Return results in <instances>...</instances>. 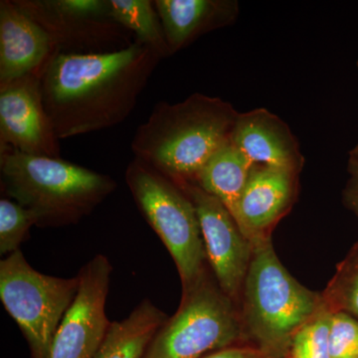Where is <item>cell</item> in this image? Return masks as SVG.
<instances>
[{
  "mask_svg": "<svg viewBox=\"0 0 358 358\" xmlns=\"http://www.w3.org/2000/svg\"><path fill=\"white\" fill-rule=\"evenodd\" d=\"M357 68H358V60H357Z\"/></svg>",
  "mask_w": 358,
  "mask_h": 358,
  "instance_id": "obj_26",
  "label": "cell"
},
{
  "mask_svg": "<svg viewBox=\"0 0 358 358\" xmlns=\"http://www.w3.org/2000/svg\"><path fill=\"white\" fill-rule=\"evenodd\" d=\"M240 113L229 102L194 93L182 102H160L136 129L131 150L176 185L192 183L230 141Z\"/></svg>",
  "mask_w": 358,
  "mask_h": 358,
  "instance_id": "obj_2",
  "label": "cell"
},
{
  "mask_svg": "<svg viewBox=\"0 0 358 358\" xmlns=\"http://www.w3.org/2000/svg\"><path fill=\"white\" fill-rule=\"evenodd\" d=\"M324 306L331 312H343L358 320V242L322 294Z\"/></svg>",
  "mask_w": 358,
  "mask_h": 358,
  "instance_id": "obj_19",
  "label": "cell"
},
{
  "mask_svg": "<svg viewBox=\"0 0 358 358\" xmlns=\"http://www.w3.org/2000/svg\"><path fill=\"white\" fill-rule=\"evenodd\" d=\"M54 53L47 33L13 0L0 1V85L39 72Z\"/></svg>",
  "mask_w": 358,
  "mask_h": 358,
  "instance_id": "obj_14",
  "label": "cell"
},
{
  "mask_svg": "<svg viewBox=\"0 0 358 358\" xmlns=\"http://www.w3.org/2000/svg\"><path fill=\"white\" fill-rule=\"evenodd\" d=\"M245 338L240 310L210 268L182 289L178 310L150 341L141 358H204Z\"/></svg>",
  "mask_w": 358,
  "mask_h": 358,
  "instance_id": "obj_5",
  "label": "cell"
},
{
  "mask_svg": "<svg viewBox=\"0 0 358 358\" xmlns=\"http://www.w3.org/2000/svg\"><path fill=\"white\" fill-rule=\"evenodd\" d=\"M36 225L31 212L14 200H0V254L9 256L18 251Z\"/></svg>",
  "mask_w": 358,
  "mask_h": 358,
  "instance_id": "obj_21",
  "label": "cell"
},
{
  "mask_svg": "<svg viewBox=\"0 0 358 358\" xmlns=\"http://www.w3.org/2000/svg\"><path fill=\"white\" fill-rule=\"evenodd\" d=\"M331 312L322 306L317 315L296 331L285 358H331L329 322Z\"/></svg>",
  "mask_w": 358,
  "mask_h": 358,
  "instance_id": "obj_20",
  "label": "cell"
},
{
  "mask_svg": "<svg viewBox=\"0 0 358 358\" xmlns=\"http://www.w3.org/2000/svg\"><path fill=\"white\" fill-rule=\"evenodd\" d=\"M61 53L121 50L136 37L110 17L108 0H13Z\"/></svg>",
  "mask_w": 358,
  "mask_h": 358,
  "instance_id": "obj_8",
  "label": "cell"
},
{
  "mask_svg": "<svg viewBox=\"0 0 358 358\" xmlns=\"http://www.w3.org/2000/svg\"><path fill=\"white\" fill-rule=\"evenodd\" d=\"M110 17L164 59L171 54L155 1L108 0Z\"/></svg>",
  "mask_w": 358,
  "mask_h": 358,
  "instance_id": "obj_18",
  "label": "cell"
},
{
  "mask_svg": "<svg viewBox=\"0 0 358 358\" xmlns=\"http://www.w3.org/2000/svg\"><path fill=\"white\" fill-rule=\"evenodd\" d=\"M231 141L255 164L299 174L305 164L300 143L288 124L264 108L240 113Z\"/></svg>",
  "mask_w": 358,
  "mask_h": 358,
  "instance_id": "obj_13",
  "label": "cell"
},
{
  "mask_svg": "<svg viewBox=\"0 0 358 358\" xmlns=\"http://www.w3.org/2000/svg\"><path fill=\"white\" fill-rule=\"evenodd\" d=\"M329 348L331 358H358V320L346 313L331 312Z\"/></svg>",
  "mask_w": 358,
  "mask_h": 358,
  "instance_id": "obj_22",
  "label": "cell"
},
{
  "mask_svg": "<svg viewBox=\"0 0 358 358\" xmlns=\"http://www.w3.org/2000/svg\"><path fill=\"white\" fill-rule=\"evenodd\" d=\"M350 157H355V159H358V143L357 145H355V148H352V150H350Z\"/></svg>",
  "mask_w": 358,
  "mask_h": 358,
  "instance_id": "obj_25",
  "label": "cell"
},
{
  "mask_svg": "<svg viewBox=\"0 0 358 358\" xmlns=\"http://www.w3.org/2000/svg\"><path fill=\"white\" fill-rule=\"evenodd\" d=\"M240 303L244 336L266 358H285L294 334L324 306L322 294L285 268L271 237L253 243Z\"/></svg>",
  "mask_w": 358,
  "mask_h": 358,
  "instance_id": "obj_4",
  "label": "cell"
},
{
  "mask_svg": "<svg viewBox=\"0 0 358 358\" xmlns=\"http://www.w3.org/2000/svg\"><path fill=\"white\" fill-rule=\"evenodd\" d=\"M169 317L150 300H143L131 315L112 322L96 358H141L150 341Z\"/></svg>",
  "mask_w": 358,
  "mask_h": 358,
  "instance_id": "obj_17",
  "label": "cell"
},
{
  "mask_svg": "<svg viewBox=\"0 0 358 358\" xmlns=\"http://www.w3.org/2000/svg\"><path fill=\"white\" fill-rule=\"evenodd\" d=\"M204 358H266L253 346L236 345L226 348Z\"/></svg>",
  "mask_w": 358,
  "mask_h": 358,
  "instance_id": "obj_24",
  "label": "cell"
},
{
  "mask_svg": "<svg viewBox=\"0 0 358 358\" xmlns=\"http://www.w3.org/2000/svg\"><path fill=\"white\" fill-rule=\"evenodd\" d=\"M162 60L138 39L107 53L55 51L41 71L40 86L59 140L112 128L127 120Z\"/></svg>",
  "mask_w": 358,
  "mask_h": 358,
  "instance_id": "obj_1",
  "label": "cell"
},
{
  "mask_svg": "<svg viewBox=\"0 0 358 358\" xmlns=\"http://www.w3.org/2000/svg\"><path fill=\"white\" fill-rule=\"evenodd\" d=\"M0 176L2 190L31 212L40 228L76 224L117 189L107 174L9 148H0Z\"/></svg>",
  "mask_w": 358,
  "mask_h": 358,
  "instance_id": "obj_3",
  "label": "cell"
},
{
  "mask_svg": "<svg viewBox=\"0 0 358 358\" xmlns=\"http://www.w3.org/2000/svg\"><path fill=\"white\" fill-rule=\"evenodd\" d=\"M126 182L141 215L173 257L182 289H187L209 268L192 199L171 179L138 159L127 167Z\"/></svg>",
  "mask_w": 358,
  "mask_h": 358,
  "instance_id": "obj_6",
  "label": "cell"
},
{
  "mask_svg": "<svg viewBox=\"0 0 358 358\" xmlns=\"http://www.w3.org/2000/svg\"><path fill=\"white\" fill-rule=\"evenodd\" d=\"M178 186L192 199L199 216L209 268L220 289L238 305L251 263L253 244L216 197L194 183Z\"/></svg>",
  "mask_w": 358,
  "mask_h": 358,
  "instance_id": "obj_10",
  "label": "cell"
},
{
  "mask_svg": "<svg viewBox=\"0 0 358 358\" xmlns=\"http://www.w3.org/2000/svg\"><path fill=\"white\" fill-rule=\"evenodd\" d=\"M255 166L230 138L212 155L192 183L216 197L234 217Z\"/></svg>",
  "mask_w": 358,
  "mask_h": 358,
  "instance_id": "obj_16",
  "label": "cell"
},
{
  "mask_svg": "<svg viewBox=\"0 0 358 358\" xmlns=\"http://www.w3.org/2000/svg\"><path fill=\"white\" fill-rule=\"evenodd\" d=\"M348 171L350 173L348 183L343 190V202L345 206L358 217V159H348Z\"/></svg>",
  "mask_w": 358,
  "mask_h": 358,
  "instance_id": "obj_23",
  "label": "cell"
},
{
  "mask_svg": "<svg viewBox=\"0 0 358 358\" xmlns=\"http://www.w3.org/2000/svg\"><path fill=\"white\" fill-rule=\"evenodd\" d=\"M113 267L96 255L80 270L79 288L59 326L48 358H96L112 322L106 313Z\"/></svg>",
  "mask_w": 358,
  "mask_h": 358,
  "instance_id": "obj_9",
  "label": "cell"
},
{
  "mask_svg": "<svg viewBox=\"0 0 358 358\" xmlns=\"http://www.w3.org/2000/svg\"><path fill=\"white\" fill-rule=\"evenodd\" d=\"M299 176L279 167H254L234 215L252 244L271 237L275 224L292 208L298 195Z\"/></svg>",
  "mask_w": 358,
  "mask_h": 358,
  "instance_id": "obj_12",
  "label": "cell"
},
{
  "mask_svg": "<svg viewBox=\"0 0 358 358\" xmlns=\"http://www.w3.org/2000/svg\"><path fill=\"white\" fill-rule=\"evenodd\" d=\"M79 288V277L33 268L20 250L0 262V299L23 334L31 358H48L52 341Z\"/></svg>",
  "mask_w": 358,
  "mask_h": 358,
  "instance_id": "obj_7",
  "label": "cell"
},
{
  "mask_svg": "<svg viewBox=\"0 0 358 358\" xmlns=\"http://www.w3.org/2000/svg\"><path fill=\"white\" fill-rule=\"evenodd\" d=\"M41 71L0 85V148L62 159L60 140L42 101Z\"/></svg>",
  "mask_w": 358,
  "mask_h": 358,
  "instance_id": "obj_11",
  "label": "cell"
},
{
  "mask_svg": "<svg viewBox=\"0 0 358 358\" xmlns=\"http://www.w3.org/2000/svg\"><path fill=\"white\" fill-rule=\"evenodd\" d=\"M171 55L192 44L202 35L236 22V0H155Z\"/></svg>",
  "mask_w": 358,
  "mask_h": 358,
  "instance_id": "obj_15",
  "label": "cell"
}]
</instances>
